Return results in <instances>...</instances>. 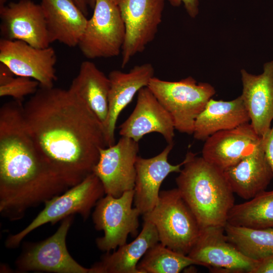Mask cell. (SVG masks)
<instances>
[{"mask_svg":"<svg viewBox=\"0 0 273 273\" xmlns=\"http://www.w3.org/2000/svg\"><path fill=\"white\" fill-rule=\"evenodd\" d=\"M51 43L78 46L88 19L73 0H41Z\"/></svg>","mask_w":273,"mask_h":273,"instance_id":"cell-20","label":"cell"},{"mask_svg":"<svg viewBox=\"0 0 273 273\" xmlns=\"http://www.w3.org/2000/svg\"><path fill=\"white\" fill-rule=\"evenodd\" d=\"M154 74V67L149 63L136 65L128 72L115 70L109 73V110L104 126L107 147L115 143L116 125L121 112L140 89L148 85Z\"/></svg>","mask_w":273,"mask_h":273,"instance_id":"cell-18","label":"cell"},{"mask_svg":"<svg viewBox=\"0 0 273 273\" xmlns=\"http://www.w3.org/2000/svg\"><path fill=\"white\" fill-rule=\"evenodd\" d=\"M73 217L70 215L63 219L56 232L46 239L25 243L15 262L17 272L90 273V268L75 260L67 248L66 237Z\"/></svg>","mask_w":273,"mask_h":273,"instance_id":"cell-9","label":"cell"},{"mask_svg":"<svg viewBox=\"0 0 273 273\" xmlns=\"http://www.w3.org/2000/svg\"></svg>","mask_w":273,"mask_h":273,"instance_id":"cell-33","label":"cell"},{"mask_svg":"<svg viewBox=\"0 0 273 273\" xmlns=\"http://www.w3.org/2000/svg\"><path fill=\"white\" fill-rule=\"evenodd\" d=\"M224 230L229 240L248 258L260 260L273 254V228L252 229L226 223Z\"/></svg>","mask_w":273,"mask_h":273,"instance_id":"cell-26","label":"cell"},{"mask_svg":"<svg viewBox=\"0 0 273 273\" xmlns=\"http://www.w3.org/2000/svg\"><path fill=\"white\" fill-rule=\"evenodd\" d=\"M125 26L116 0H96L78 46L86 58H110L121 53Z\"/></svg>","mask_w":273,"mask_h":273,"instance_id":"cell-8","label":"cell"},{"mask_svg":"<svg viewBox=\"0 0 273 273\" xmlns=\"http://www.w3.org/2000/svg\"><path fill=\"white\" fill-rule=\"evenodd\" d=\"M234 193L249 200L265 191L273 178L262 141L255 150L224 171Z\"/></svg>","mask_w":273,"mask_h":273,"instance_id":"cell-21","label":"cell"},{"mask_svg":"<svg viewBox=\"0 0 273 273\" xmlns=\"http://www.w3.org/2000/svg\"><path fill=\"white\" fill-rule=\"evenodd\" d=\"M197 263L187 255L158 242L150 248L137 265L140 273H178Z\"/></svg>","mask_w":273,"mask_h":273,"instance_id":"cell-27","label":"cell"},{"mask_svg":"<svg viewBox=\"0 0 273 273\" xmlns=\"http://www.w3.org/2000/svg\"><path fill=\"white\" fill-rule=\"evenodd\" d=\"M105 194L99 178L91 173L78 184L70 187L63 193L47 201L43 209L33 220L19 232L10 235L5 241L9 249L18 247L30 233L45 224H54L65 218L80 215L86 220L98 201Z\"/></svg>","mask_w":273,"mask_h":273,"instance_id":"cell-5","label":"cell"},{"mask_svg":"<svg viewBox=\"0 0 273 273\" xmlns=\"http://www.w3.org/2000/svg\"><path fill=\"white\" fill-rule=\"evenodd\" d=\"M123 21L125 36L121 67L143 52L154 39L161 23L164 0H116Z\"/></svg>","mask_w":273,"mask_h":273,"instance_id":"cell-10","label":"cell"},{"mask_svg":"<svg viewBox=\"0 0 273 273\" xmlns=\"http://www.w3.org/2000/svg\"><path fill=\"white\" fill-rule=\"evenodd\" d=\"M227 223L252 229L273 228V190H265L246 202L235 204Z\"/></svg>","mask_w":273,"mask_h":273,"instance_id":"cell-25","label":"cell"},{"mask_svg":"<svg viewBox=\"0 0 273 273\" xmlns=\"http://www.w3.org/2000/svg\"><path fill=\"white\" fill-rule=\"evenodd\" d=\"M96 0H73L76 5L86 16L89 8L94 9Z\"/></svg>","mask_w":273,"mask_h":273,"instance_id":"cell-32","label":"cell"},{"mask_svg":"<svg viewBox=\"0 0 273 273\" xmlns=\"http://www.w3.org/2000/svg\"><path fill=\"white\" fill-rule=\"evenodd\" d=\"M175 130L170 115L146 86L138 92L135 107L119 126V133L138 142L145 135L157 132L170 144L173 143Z\"/></svg>","mask_w":273,"mask_h":273,"instance_id":"cell-15","label":"cell"},{"mask_svg":"<svg viewBox=\"0 0 273 273\" xmlns=\"http://www.w3.org/2000/svg\"><path fill=\"white\" fill-rule=\"evenodd\" d=\"M26 129L48 163L71 187L93 172L107 147L103 124L69 89L40 86L23 105Z\"/></svg>","mask_w":273,"mask_h":273,"instance_id":"cell-1","label":"cell"},{"mask_svg":"<svg viewBox=\"0 0 273 273\" xmlns=\"http://www.w3.org/2000/svg\"><path fill=\"white\" fill-rule=\"evenodd\" d=\"M143 218L154 225L159 242L185 255L190 252L201 230L177 188L161 191L157 204Z\"/></svg>","mask_w":273,"mask_h":273,"instance_id":"cell-4","label":"cell"},{"mask_svg":"<svg viewBox=\"0 0 273 273\" xmlns=\"http://www.w3.org/2000/svg\"><path fill=\"white\" fill-rule=\"evenodd\" d=\"M187 255L214 272L251 273L257 262L246 256L229 240L222 226L202 229Z\"/></svg>","mask_w":273,"mask_h":273,"instance_id":"cell-11","label":"cell"},{"mask_svg":"<svg viewBox=\"0 0 273 273\" xmlns=\"http://www.w3.org/2000/svg\"><path fill=\"white\" fill-rule=\"evenodd\" d=\"M15 75L7 66L0 63V96L11 97L22 102L26 96L32 95L37 91L39 83L28 77H15Z\"/></svg>","mask_w":273,"mask_h":273,"instance_id":"cell-28","label":"cell"},{"mask_svg":"<svg viewBox=\"0 0 273 273\" xmlns=\"http://www.w3.org/2000/svg\"><path fill=\"white\" fill-rule=\"evenodd\" d=\"M262 141L250 122L218 131L205 140L202 157L223 171L252 153Z\"/></svg>","mask_w":273,"mask_h":273,"instance_id":"cell-16","label":"cell"},{"mask_svg":"<svg viewBox=\"0 0 273 273\" xmlns=\"http://www.w3.org/2000/svg\"><path fill=\"white\" fill-rule=\"evenodd\" d=\"M174 144H168L159 154L149 158L138 156L136 163V177L133 203L141 215L150 212L158 203L162 183L171 173H179L185 163L173 165L168 160Z\"/></svg>","mask_w":273,"mask_h":273,"instance_id":"cell-17","label":"cell"},{"mask_svg":"<svg viewBox=\"0 0 273 273\" xmlns=\"http://www.w3.org/2000/svg\"><path fill=\"white\" fill-rule=\"evenodd\" d=\"M23 107L13 100L0 109V213L11 221L71 187L35 145Z\"/></svg>","mask_w":273,"mask_h":273,"instance_id":"cell-2","label":"cell"},{"mask_svg":"<svg viewBox=\"0 0 273 273\" xmlns=\"http://www.w3.org/2000/svg\"><path fill=\"white\" fill-rule=\"evenodd\" d=\"M139 151L138 142L125 136L100 150L93 173L101 181L106 195L119 197L133 190Z\"/></svg>","mask_w":273,"mask_h":273,"instance_id":"cell-12","label":"cell"},{"mask_svg":"<svg viewBox=\"0 0 273 273\" xmlns=\"http://www.w3.org/2000/svg\"><path fill=\"white\" fill-rule=\"evenodd\" d=\"M170 115L175 130L192 134L195 120L215 94L209 83L189 76L170 81L153 77L147 86Z\"/></svg>","mask_w":273,"mask_h":273,"instance_id":"cell-6","label":"cell"},{"mask_svg":"<svg viewBox=\"0 0 273 273\" xmlns=\"http://www.w3.org/2000/svg\"><path fill=\"white\" fill-rule=\"evenodd\" d=\"M55 51L37 48L17 40H0V62L17 76L36 80L42 87H53L57 80Z\"/></svg>","mask_w":273,"mask_h":273,"instance_id":"cell-13","label":"cell"},{"mask_svg":"<svg viewBox=\"0 0 273 273\" xmlns=\"http://www.w3.org/2000/svg\"><path fill=\"white\" fill-rule=\"evenodd\" d=\"M134 190L125 192L121 196L109 195L100 199L92 213L95 228L104 235L97 238L96 244L102 251L111 252L126 243L129 235L136 237L139 226L140 211L132 207Z\"/></svg>","mask_w":273,"mask_h":273,"instance_id":"cell-7","label":"cell"},{"mask_svg":"<svg viewBox=\"0 0 273 273\" xmlns=\"http://www.w3.org/2000/svg\"><path fill=\"white\" fill-rule=\"evenodd\" d=\"M185 160L175 179L181 197L201 229L224 227L235 198L224 171L192 152Z\"/></svg>","mask_w":273,"mask_h":273,"instance_id":"cell-3","label":"cell"},{"mask_svg":"<svg viewBox=\"0 0 273 273\" xmlns=\"http://www.w3.org/2000/svg\"><path fill=\"white\" fill-rule=\"evenodd\" d=\"M174 7L183 4L188 15L193 18L199 13V0H168Z\"/></svg>","mask_w":273,"mask_h":273,"instance_id":"cell-30","label":"cell"},{"mask_svg":"<svg viewBox=\"0 0 273 273\" xmlns=\"http://www.w3.org/2000/svg\"><path fill=\"white\" fill-rule=\"evenodd\" d=\"M1 34L3 38L25 42L37 48L51 43L40 4L20 0L0 6Z\"/></svg>","mask_w":273,"mask_h":273,"instance_id":"cell-14","label":"cell"},{"mask_svg":"<svg viewBox=\"0 0 273 273\" xmlns=\"http://www.w3.org/2000/svg\"><path fill=\"white\" fill-rule=\"evenodd\" d=\"M243 89L241 95L256 133L263 138L273 120V61L265 63L259 75L241 70Z\"/></svg>","mask_w":273,"mask_h":273,"instance_id":"cell-19","label":"cell"},{"mask_svg":"<svg viewBox=\"0 0 273 273\" xmlns=\"http://www.w3.org/2000/svg\"><path fill=\"white\" fill-rule=\"evenodd\" d=\"M262 138L264 154L273 173V125Z\"/></svg>","mask_w":273,"mask_h":273,"instance_id":"cell-29","label":"cell"},{"mask_svg":"<svg viewBox=\"0 0 273 273\" xmlns=\"http://www.w3.org/2000/svg\"><path fill=\"white\" fill-rule=\"evenodd\" d=\"M251 273H273V254L257 260Z\"/></svg>","mask_w":273,"mask_h":273,"instance_id":"cell-31","label":"cell"},{"mask_svg":"<svg viewBox=\"0 0 273 273\" xmlns=\"http://www.w3.org/2000/svg\"><path fill=\"white\" fill-rule=\"evenodd\" d=\"M109 88L108 76L94 63L85 61L68 89L85 104L104 126L108 114Z\"/></svg>","mask_w":273,"mask_h":273,"instance_id":"cell-24","label":"cell"},{"mask_svg":"<svg viewBox=\"0 0 273 273\" xmlns=\"http://www.w3.org/2000/svg\"><path fill=\"white\" fill-rule=\"evenodd\" d=\"M159 242L154 225L144 220L142 230L135 238L112 252H107L90 268V273H140L137 265L147 250Z\"/></svg>","mask_w":273,"mask_h":273,"instance_id":"cell-22","label":"cell"},{"mask_svg":"<svg viewBox=\"0 0 273 273\" xmlns=\"http://www.w3.org/2000/svg\"><path fill=\"white\" fill-rule=\"evenodd\" d=\"M249 122V114L241 96L229 101L210 99L195 120L193 134L195 139L205 141L218 131Z\"/></svg>","mask_w":273,"mask_h":273,"instance_id":"cell-23","label":"cell"}]
</instances>
